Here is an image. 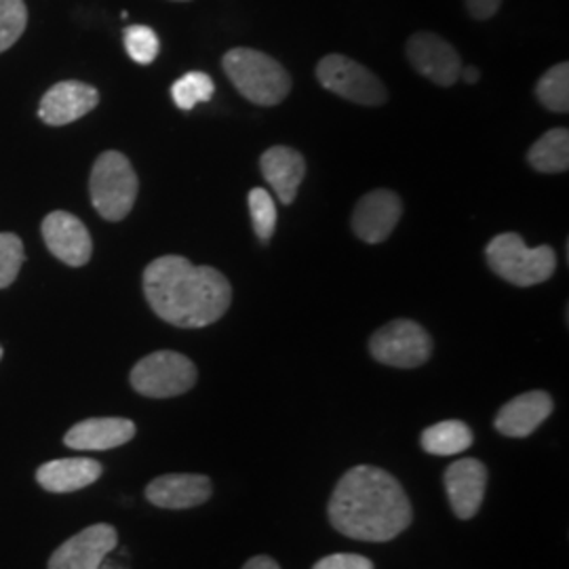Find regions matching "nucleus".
Listing matches in <instances>:
<instances>
[{"mask_svg": "<svg viewBox=\"0 0 569 569\" xmlns=\"http://www.w3.org/2000/svg\"><path fill=\"white\" fill-rule=\"evenodd\" d=\"M327 512L342 536L361 542H388L411 523L403 486L387 470L367 465L350 468L338 481Z\"/></svg>", "mask_w": 569, "mask_h": 569, "instance_id": "1", "label": "nucleus"}, {"mask_svg": "<svg viewBox=\"0 0 569 569\" xmlns=\"http://www.w3.org/2000/svg\"><path fill=\"white\" fill-rule=\"evenodd\" d=\"M143 293L150 308L171 326L199 329L220 321L232 302V287L211 266L164 256L146 266Z\"/></svg>", "mask_w": 569, "mask_h": 569, "instance_id": "2", "label": "nucleus"}, {"mask_svg": "<svg viewBox=\"0 0 569 569\" xmlns=\"http://www.w3.org/2000/svg\"><path fill=\"white\" fill-rule=\"evenodd\" d=\"M226 74L237 91L256 106H277L291 91V77L283 66L256 49L239 47L222 60Z\"/></svg>", "mask_w": 569, "mask_h": 569, "instance_id": "3", "label": "nucleus"}, {"mask_svg": "<svg viewBox=\"0 0 569 569\" xmlns=\"http://www.w3.org/2000/svg\"><path fill=\"white\" fill-rule=\"evenodd\" d=\"M488 264L500 279L517 287L545 283L557 270V253L550 244L528 247L517 232H505L489 241Z\"/></svg>", "mask_w": 569, "mask_h": 569, "instance_id": "4", "label": "nucleus"}, {"mask_svg": "<svg viewBox=\"0 0 569 569\" xmlns=\"http://www.w3.org/2000/svg\"><path fill=\"white\" fill-rule=\"evenodd\" d=\"M138 176L129 159L117 152L108 150L100 154V159L93 164L89 192L91 203L98 209V213L108 222H121L129 211L133 209L138 199Z\"/></svg>", "mask_w": 569, "mask_h": 569, "instance_id": "5", "label": "nucleus"}, {"mask_svg": "<svg viewBox=\"0 0 569 569\" xmlns=\"http://www.w3.org/2000/svg\"><path fill=\"white\" fill-rule=\"evenodd\" d=\"M131 387L150 399H169L197 385V367L176 350H159L131 369Z\"/></svg>", "mask_w": 569, "mask_h": 569, "instance_id": "6", "label": "nucleus"}, {"mask_svg": "<svg viewBox=\"0 0 569 569\" xmlns=\"http://www.w3.org/2000/svg\"><path fill=\"white\" fill-rule=\"evenodd\" d=\"M369 352L382 366L413 369L430 359L432 340L427 329L416 321L397 319L371 336Z\"/></svg>", "mask_w": 569, "mask_h": 569, "instance_id": "7", "label": "nucleus"}, {"mask_svg": "<svg viewBox=\"0 0 569 569\" xmlns=\"http://www.w3.org/2000/svg\"><path fill=\"white\" fill-rule=\"evenodd\" d=\"M317 79L327 91L345 98L348 102L382 106L388 100L387 87L382 81L371 70H367L366 66L346 56H327L319 61Z\"/></svg>", "mask_w": 569, "mask_h": 569, "instance_id": "8", "label": "nucleus"}, {"mask_svg": "<svg viewBox=\"0 0 569 569\" xmlns=\"http://www.w3.org/2000/svg\"><path fill=\"white\" fill-rule=\"evenodd\" d=\"M119 533L108 523L82 529L49 559V569H100L108 552L117 549Z\"/></svg>", "mask_w": 569, "mask_h": 569, "instance_id": "9", "label": "nucleus"}, {"mask_svg": "<svg viewBox=\"0 0 569 569\" xmlns=\"http://www.w3.org/2000/svg\"><path fill=\"white\" fill-rule=\"evenodd\" d=\"M407 58L411 66L439 87H451L460 79L462 61L446 39L432 32H418L407 41Z\"/></svg>", "mask_w": 569, "mask_h": 569, "instance_id": "10", "label": "nucleus"}, {"mask_svg": "<svg viewBox=\"0 0 569 569\" xmlns=\"http://www.w3.org/2000/svg\"><path fill=\"white\" fill-rule=\"evenodd\" d=\"M403 216V201L392 190H373L352 211L355 234L369 244L382 243Z\"/></svg>", "mask_w": 569, "mask_h": 569, "instance_id": "11", "label": "nucleus"}, {"mask_svg": "<svg viewBox=\"0 0 569 569\" xmlns=\"http://www.w3.org/2000/svg\"><path fill=\"white\" fill-rule=\"evenodd\" d=\"M42 239L63 264L84 266L91 260V234L81 220L68 211H53L42 222Z\"/></svg>", "mask_w": 569, "mask_h": 569, "instance_id": "12", "label": "nucleus"}, {"mask_svg": "<svg viewBox=\"0 0 569 569\" xmlns=\"http://www.w3.org/2000/svg\"><path fill=\"white\" fill-rule=\"evenodd\" d=\"M488 488V468L481 460L462 458L446 470V489L449 505L458 519H472L481 505Z\"/></svg>", "mask_w": 569, "mask_h": 569, "instance_id": "13", "label": "nucleus"}, {"mask_svg": "<svg viewBox=\"0 0 569 569\" xmlns=\"http://www.w3.org/2000/svg\"><path fill=\"white\" fill-rule=\"evenodd\" d=\"M100 103L96 87L79 81H63L53 84L39 106V117L51 127H61L79 121Z\"/></svg>", "mask_w": 569, "mask_h": 569, "instance_id": "14", "label": "nucleus"}, {"mask_svg": "<svg viewBox=\"0 0 569 569\" xmlns=\"http://www.w3.org/2000/svg\"><path fill=\"white\" fill-rule=\"evenodd\" d=\"M209 498L211 479L204 475H163L146 488V500L159 509H194Z\"/></svg>", "mask_w": 569, "mask_h": 569, "instance_id": "15", "label": "nucleus"}, {"mask_svg": "<svg viewBox=\"0 0 569 569\" xmlns=\"http://www.w3.org/2000/svg\"><path fill=\"white\" fill-rule=\"evenodd\" d=\"M550 413H552V399L549 392L531 390L510 399L509 403L498 411L493 427L505 437L523 439L540 427Z\"/></svg>", "mask_w": 569, "mask_h": 569, "instance_id": "16", "label": "nucleus"}, {"mask_svg": "<svg viewBox=\"0 0 569 569\" xmlns=\"http://www.w3.org/2000/svg\"><path fill=\"white\" fill-rule=\"evenodd\" d=\"M136 430V425L127 418H91L70 428L63 443L79 451H106L129 443Z\"/></svg>", "mask_w": 569, "mask_h": 569, "instance_id": "17", "label": "nucleus"}, {"mask_svg": "<svg viewBox=\"0 0 569 569\" xmlns=\"http://www.w3.org/2000/svg\"><path fill=\"white\" fill-rule=\"evenodd\" d=\"M260 169L281 203L291 204L296 201L298 188L306 176L305 157L298 150L289 146H272L262 154Z\"/></svg>", "mask_w": 569, "mask_h": 569, "instance_id": "18", "label": "nucleus"}, {"mask_svg": "<svg viewBox=\"0 0 569 569\" xmlns=\"http://www.w3.org/2000/svg\"><path fill=\"white\" fill-rule=\"evenodd\" d=\"M103 468L91 458H63L44 462L37 470V481L51 493H70L93 486L102 477Z\"/></svg>", "mask_w": 569, "mask_h": 569, "instance_id": "19", "label": "nucleus"}, {"mask_svg": "<svg viewBox=\"0 0 569 569\" xmlns=\"http://www.w3.org/2000/svg\"><path fill=\"white\" fill-rule=\"evenodd\" d=\"M528 163L540 173H566L569 169V131L550 129L529 148Z\"/></svg>", "mask_w": 569, "mask_h": 569, "instance_id": "20", "label": "nucleus"}, {"mask_svg": "<svg viewBox=\"0 0 569 569\" xmlns=\"http://www.w3.org/2000/svg\"><path fill=\"white\" fill-rule=\"evenodd\" d=\"M472 446V430L460 420H446L422 432V448L432 456H456Z\"/></svg>", "mask_w": 569, "mask_h": 569, "instance_id": "21", "label": "nucleus"}, {"mask_svg": "<svg viewBox=\"0 0 569 569\" xmlns=\"http://www.w3.org/2000/svg\"><path fill=\"white\" fill-rule=\"evenodd\" d=\"M538 102L550 112H568L569 110V63L561 61L545 72L536 87Z\"/></svg>", "mask_w": 569, "mask_h": 569, "instance_id": "22", "label": "nucleus"}, {"mask_svg": "<svg viewBox=\"0 0 569 569\" xmlns=\"http://www.w3.org/2000/svg\"><path fill=\"white\" fill-rule=\"evenodd\" d=\"M216 84L204 72H188L182 79L173 82L171 98L180 110H192L197 103L209 102L213 98Z\"/></svg>", "mask_w": 569, "mask_h": 569, "instance_id": "23", "label": "nucleus"}, {"mask_svg": "<svg viewBox=\"0 0 569 569\" xmlns=\"http://www.w3.org/2000/svg\"><path fill=\"white\" fill-rule=\"evenodd\" d=\"M122 41H124V49H127L129 58L142 63V66H148V63L157 60V56L161 51V42H159L157 32L148 26H142V23L127 26L124 34H122Z\"/></svg>", "mask_w": 569, "mask_h": 569, "instance_id": "24", "label": "nucleus"}, {"mask_svg": "<svg viewBox=\"0 0 569 569\" xmlns=\"http://www.w3.org/2000/svg\"><path fill=\"white\" fill-rule=\"evenodd\" d=\"M249 213H251L256 237L262 243H268L277 230V207L268 190L253 188L249 192Z\"/></svg>", "mask_w": 569, "mask_h": 569, "instance_id": "25", "label": "nucleus"}, {"mask_svg": "<svg viewBox=\"0 0 569 569\" xmlns=\"http://www.w3.org/2000/svg\"><path fill=\"white\" fill-rule=\"evenodd\" d=\"M28 23L23 0H0V53L13 47Z\"/></svg>", "mask_w": 569, "mask_h": 569, "instance_id": "26", "label": "nucleus"}, {"mask_svg": "<svg viewBox=\"0 0 569 569\" xmlns=\"http://www.w3.org/2000/svg\"><path fill=\"white\" fill-rule=\"evenodd\" d=\"M23 260L26 253L20 237L11 232H0V289L9 287L18 279Z\"/></svg>", "mask_w": 569, "mask_h": 569, "instance_id": "27", "label": "nucleus"}, {"mask_svg": "<svg viewBox=\"0 0 569 569\" xmlns=\"http://www.w3.org/2000/svg\"><path fill=\"white\" fill-rule=\"evenodd\" d=\"M312 569H373V563L363 555L352 552H338L321 559Z\"/></svg>", "mask_w": 569, "mask_h": 569, "instance_id": "28", "label": "nucleus"}, {"mask_svg": "<svg viewBox=\"0 0 569 569\" xmlns=\"http://www.w3.org/2000/svg\"><path fill=\"white\" fill-rule=\"evenodd\" d=\"M500 4H502V0H467L468 13L479 21L493 18L498 13Z\"/></svg>", "mask_w": 569, "mask_h": 569, "instance_id": "29", "label": "nucleus"}, {"mask_svg": "<svg viewBox=\"0 0 569 569\" xmlns=\"http://www.w3.org/2000/svg\"><path fill=\"white\" fill-rule=\"evenodd\" d=\"M243 569H281L279 568V563L274 561V559H270V557H266V555H258V557H253V559H249L247 563H244Z\"/></svg>", "mask_w": 569, "mask_h": 569, "instance_id": "30", "label": "nucleus"}, {"mask_svg": "<svg viewBox=\"0 0 569 569\" xmlns=\"http://www.w3.org/2000/svg\"><path fill=\"white\" fill-rule=\"evenodd\" d=\"M460 77L468 84H475V82L479 81V70L477 68H465V70H460Z\"/></svg>", "mask_w": 569, "mask_h": 569, "instance_id": "31", "label": "nucleus"}, {"mask_svg": "<svg viewBox=\"0 0 569 569\" xmlns=\"http://www.w3.org/2000/svg\"><path fill=\"white\" fill-rule=\"evenodd\" d=\"M2 355H4V352H2V346H0V359H2Z\"/></svg>", "mask_w": 569, "mask_h": 569, "instance_id": "32", "label": "nucleus"}, {"mask_svg": "<svg viewBox=\"0 0 569 569\" xmlns=\"http://www.w3.org/2000/svg\"><path fill=\"white\" fill-rule=\"evenodd\" d=\"M180 2H186V0H180Z\"/></svg>", "mask_w": 569, "mask_h": 569, "instance_id": "33", "label": "nucleus"}]
</instances>
